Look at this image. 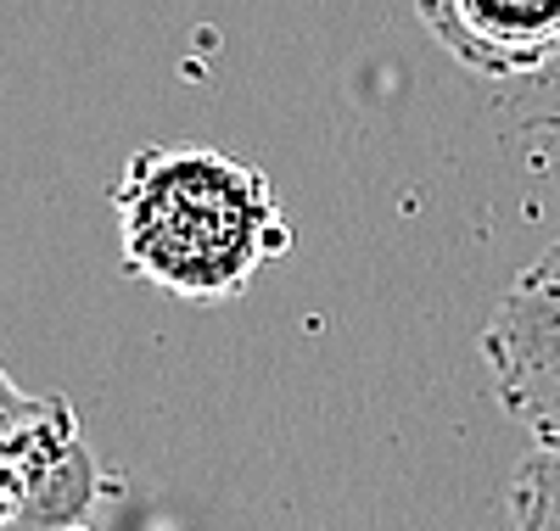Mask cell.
I'll use <instances>...</instances> for the list:
<instances>
[{"label":"cell","instance_id":"1","mask_svg":"<svg viewBox=\"0 0 560 531\" xmlns=\"http://www.w3.org/2000/svg\"><path fill=\"white\" fill-rule=\"evenodd\" d=\"M118 247L135 280L185 303H230L292 252V224L258 163L213 146H147L113 185Z\"/></svg>","mask_w":560,"mask_h":531},{"label":"cell","instance_id":"2","mask_svg":"<svg viewBox=\"0 0 560 531\" xmlns=\"http://www.w3.org/2000/svg\"><path fill=\"white\" fill-rule=\"evenodd\" d=\"M482 364L499 409L533 442L560 448V240L510 280L482 324Z\"/></svg>","mask_w":560,"mask_h":531},{"label":"cell","instance_id":"3","mask_svg":"<svg viewBox=\"0 0 560 531\" xmlns=\"http://www.w3.org/2000/svg\"><path fill=\"white\" fill-rule=\"evenodd\" d=\"M102 498V470L84 448L68 398H39L0 430V531L84 526Z\"/></svg>","mask_w":560,"mask_h":531},{"label":"cell","instance_id":"4","mask_svg":"<svg viewBox=\"0 0 560 531\" xmlns=\"http://www.w3.org/2000/svg\"><path fill=\"white\" fill-rule=\"evenodd\" d=\"M415 17L477 79H544L560 68V0H415Z\"/></svg>","mask_w":560,"mask_h":531},{"label":"cell","instance_id":"5","mask_svg":"<svg viewBox=\"0 0 560 531\" xmlns=\"http://www.w3.org/2000/svg\"><path fill=\"white\" fill-rule=\"evenodd\" d=\"M504 515L522 531H560V448L538 442L504 487Z\"/></svg>","mask_w":560,"mask_h":531},{"label":"cell","instance_id":"6","mask_svg":"<svg viewBox=\"0 0 560 531\" xmlns=\"http://www.w3.org/2000/svg\"><path fill=\"white\" fill-rule=\"evenodd\" d=\"M34 403H39V398H28L23 386H18L7 369H0V430H7V425H18V420H23Z\"/></svg>","mask_w":560,"mask_h":531}]
</instances>
